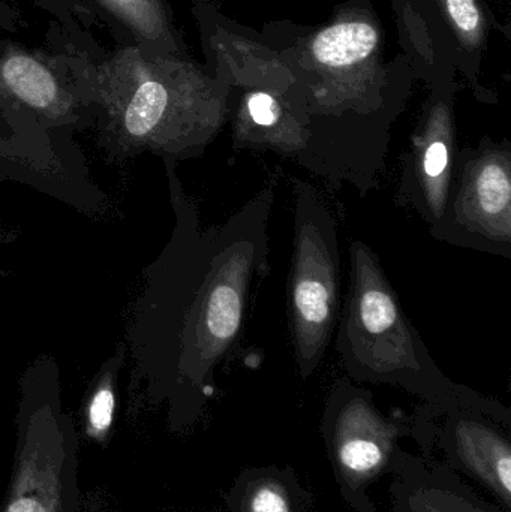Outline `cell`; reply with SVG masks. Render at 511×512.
<instances>
[{
  "label": "cell",
  "mask_w": 511,
  "mask_h": 512,
  "mask_svg": "<svg viewBox=\"0 0 511 512\" xmlns=\"http://www.w3.org/2000/svg\"><path fill=\"white\" fill-rule=\"evenodd\" d=\"M264 33L305 93L308 138L297 164L360 195L377 188L393 125L419 80L404 54L386 62L371 0H347L320 27L273 23Z\"/></svg>",
  "instance_id": "1"
},
{
  "label": "cell",
  "mask_w": 511,
  "mask_h": 512,
  "mask_svg": "<svg viewBox=\"0 0 511 512\" xmlns=\"http://www.w3.org/2000/svg\"><path fill=\"white\" fill-rule=\"evenodd\" d=\"M98 95L123 149L197 156L231 116V90L219 75L144 47L102 66Z\"/></svg>",
  "instance_id": "2"
},
{
  "label": "cell",
  "mask_w": 511,
  "mask_h": 512,
  "mask_svg": "<svg viewBox=\"0 0 511 512\" xmlns=\"http://www.w3.org/2000/svg\"><path fill=\"white\" fill-rule=\"evenodd\" d=\"M336 351L351 378L401 385L432 402H477V394L450 381L405 315L380 256L362 240L350 245V282L336 325Z\"/></svg>",
  "instance_id": "3"
},
{
  "label": "cell",
  "mask_w": 511,
  "mask_h": 512,
  "mask_svg": "<svg viewBox=\"0 0 511 512\" xmlns=\"http://www.w3.org/2000/svg\"><path fill=\"white\" fill-rule=\"evenodd\" d=\"M207 68L231 90L233 144L239 150H269L299 161L306 146L305 93L266 33L225 17L213 6L197 9Z\"/></svg>",
  "instance_id": "4"
},
{
  "label": "cell",
  "mask_w": 511,
  "mask_h": 512,
  "mask_svg": "<svg viewBox=\"0 0 511 512\" xmlns=\"http://www.w3.org/2000/svg\"><path fill=\"white\" fill-rule=\"evenodd\" d=\"M294 209L288 325L297 370L308 379L323 361L339 318L341 252L335 213L312 183L294 179Z\"/></svg>",
  "instance_id": "5"
},
{
  "label": "cell",
  "mask_w": 511,
  "mask_h": 512,
  "mask_svg": "<svg viewBox=\"0 0 511 512\" xmlns=\"http://www.w3.org/2000/svg\"><path fill=\"white\" fill-rule=\"evenodd\" d=\"M441 242L511 258V147L485 138L456 153Z\"/></svg>",
  "instance_id": "6"
},
{
  "label": "cell",
  "mask_w": 511,
  "mask_h": 512,
  "mask_svg": "<svg viewBox=\"0 0 511 512\" xmlns=\"http://www.w3.org/2000/svg\"><path fill=\"white\" fill-rule=\"evenodd\" d=\"M428 96L411 135L410 150L402 156L396 204L419 213L429 233L446 212L456 153V75L426 84Z\"/></svg>",
  "instance_id": "7"
},
{
  "label": "cell",
  "mask_w": 511,
  "mask_h": 512,
  "mask_svg": "<svg viewBox=\"0 0 511 512\" xmlns=\"http://www.w3.org/2000/svg\"><path fill=\"white\" fill-rule=\"evenodd\" d=\"M329 412L345 474L351 478L374 475L392 445V427L375 411L368 394L347 381L339 382L333 391Z\"/></svg>",
  "instance_id": "8"
},
{
  "label": "cell",
  "mask_w": 511,
  "mask_h": 512,
  "mask_svg": "<svg viewBox=\"0 0 511 512\" xmlns=\"http://www.w3.org/2000/svg\"><path fill=\"white\" fill-rule=\"evenodd\" d=\"M402 54L426 84L458 75L455 45L449 30L426 0H389Z\"/></svg>",
  "instance_id": "9"
},
{
  "label": "cell",
  "mask_w": 511,
  "mask_h": 512,
  "mask_svg": "<svg viewBox=\"0 0 511 512\" xmlns=\"http://www.w3.org/2000/svg\"><path fill=\"white\" fill-rule=\"evenodd\" d=\"M437 12L455 45L456 69L482 102H497L482 86V65L492 30L501 26L486 0H426Z\"/></svg>",
  "instance_id": "10"
},
{
  "label": "cell",
  "mask_w": 511,
  "mask_h": 512,
  "mask_svg": "<svg viewBox=\"0 0 511 512\" xmlns=\"http://www.w3.org/2000/svg\"><path fill=\"white\" fill-rule=\"evenodd\" d=\"M462 406L465 405L456 406L459 415L453 424V438H455L459 456L477 478L485 481L504 499V502L509 504L511 499L509 442L504 441L497 432L489 429L482 421L462 415Z\"/></svg>",
  "instance_id": "11"
},
{
  "label": "cell",
  "mask_w": 511,
  "mask_h": 512,
  "mask_svg": "<svg viewBox=\"0 0 511 512\" xmlns=\"http://www.w3.org/2000/svg\"><path fill=\"white\" fill-rule=\"evenodd\" d=\"M0 80L9 93L50 117L68 111L65 93L50 69L24 53H11L0 63Z\"/></svg>",
  "instance_id": "12"
},
{
  "label": "cell",
  "mask_w": 511,
  "mask_h": 512,
  "mask_svg": "<svg viewBox=\"0 0 511 512\" xmlns=\"http://www.w3.org/2000/svg\"><path fill=\"white\" fill-rule=\"evenodd\" d=\"M126 27L141 47L158 53L182 56L179 36L162 0H96Z\"/></svg>",
  "instance_id": "13"
},
{
  "label": "cell",
  "mask_w": 511,
  "mask_h": 512,
  "mask_svg": "<svg viewBox=\"0 0 511 512\" xmlns=\"http://www.w3.org/2000/svg\"><path fill=\"white\" fill-rule=\"evenodd\" d=\"M248 512H291L287 496L275 484L255 487L248 498Z\"/></svg>",
  "instance_id": "14"
},
{
  "label": "cell",
  "mask_w": 511,
  "mask_h": 512,
  "mask_svg": "<svg viewBox=\"0 0 511 512\" xmlns=\"http://www.w3.org/2000/svg\"><path fill=\"white\" fill-rule=\"evenodd\" d=\"M114 396L110 385H104L96 391L90 403L89 420L93 429L104 432L110 427L113 418Z\"/></svg>",
  "instance_id": "15"
},
{
  "label": "cell",
  "mask_w": 511,
  "mask_h": 512,
  "mask_svg": "<svg viewBox=\"0 0 511 512\" xmlns=\"http://www.w3.org/2000/svg\"><path fill=\"white\" fill-rule=\"evenodd\" d=\"M39 505L32 499H21L11 505L8 512H39Z\"/></svg>",
  "instance_id": "16"
}]
</instances>
